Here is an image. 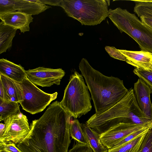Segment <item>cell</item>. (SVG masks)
<instances>
[{
	"mask_svg": "<svg viewBox=\"0 0 152 152\" xmlns=\"http://www.w3.org/2000/svg\"><path fill=\"white\" fill-rule=\"evenodd\" d=\"M71 117L60 102H53L32 121L29 133L17 147L21 152H68Z\"/></svg>",
	"mask_w": 152,
	"mask_h": 152,
	"instance_id": "obj_1",
	"label": "cell"
},
{
	"mask_svg": "<svg viewBox=\"0 0 152 152\" xmlns=\"http://www.w3.org/2000/svg\"><path fill=\"white\" fill-rule=\"evenodd\" d=\"M79 67L91 94L96 114L110 109L128 92L123 80L104 75L94 69L86 58L82 59Z\"/></svg>",
	"mask_w": 152,
	"mask_h": 152,
	"instance_id": "obj_2",
	"label": "cell"
},
{
	"mask_svg": "<svg viewBox=\"0 0 152 152\" xmlns=\"http://www.w3.org/2000/svg\"><path fill=\"white\" fill-rule=\"evenodd\" d=\"M143 117L144 114L137 103L133 89H131L115 105L102 114H94L85 124L101 134L120 123L141 124Z\"/></svg>",
	"mask_w": 152,
	"mask_h": 152,
	"instance_id": "obj_3",
	"label": "cell"
},
{
	"mask_svg": "<svg viewBox=\"0 0 152 152\" xmlns=\"http://www.w3.org/2000/svg\"><path fill=\"white\" fill-rule=\"evenodd\" d=\"M108 17L121 33H126L137 43L141 51L152 53V29L135 14L118 7L110 9Z\"/></svg>",
	"mask_w": 152,
	"mask_h": 152,
	"instance_id": "obj_4",
	"label": "cell"
},
{
	"mask_svg": "<svg viewBox=\"0 0 152 152\" xmlns=\"http://www.w3.org/2000/svg\"><path fill=\"white\" fill-rule=\"evenodd\" d=\"M108 1L61 0L60 7L68 16L77 20L82 25L95 26L108 17Z\"/></svg>",
	"mask_w": 152,
	"mask_h": 152,
	"instance_id": "obj_5",
	"label": "cell"
},
{
	"mask_svg": "<svg viewBox=\"0 0 152 152\" xmlns=\"http://www.w3.org/2000/svg\"><path fill=\"white\" fill-rule=\"evenodd\" d=\"M83 75L76 71L70 77L60 104L71 117H80L92 109L91 98Z\"/></svg>",
	"mask_w": 152,
	"mask_h": 152,
	"instance_id": "obj_6",
	"label": "cell"
},
{
	"mask_svg": "<svg viewBox=\"0 0 152 152\" xmlns=\"http://www.w3.org/2000/svg\"><path fill=\"white\" fill-rule=\"evenodd\" d=\"M22 88V100L19 103L22 109L32 114L43 111L51 102L56 99L58 93H45L38 88L26 77L20 83Z\"/></svg>",
	"mask_w": 152,
	"mask_h": 152,
	"instance_id": "obj_7",
	"label": "cell"
},
{
	"mask_svg": "<svg viewBox=\"0 0 152 152\" xmlns=\"http://www.w3.org/2000/svg\"><path fill=\"white\" fill-rule=\"evenodd\" d=\"M6 129L0 138V142L12 141L16 145L21 142L30 131L27 117L20 112L4 120Z\"/></svg>",
	"mask_w": 152,
	"mask_h": 152,
	"instance_id": "obj_8",
	"label": "cell"
},
{
	"mask_svg": "<svg viewBox=\"0 0 152 152\" xmlns=\"http://www.w3.org/2000/svg\"><path fill=\"white\" fill-rule=\"evenodd\" d=\"M152 127V122L143 124L120 123L100 134V140L108 149L122 138L137 131Z\"/></svg>",
	"mask_w": 152,
	"mask_h": 152,
	"instance_id": "obj_9",
	"label": "cell"
},
{
	"mask_svg": "<svg viewBox=\"0 0 152 152\" xmlns=\"http://www.w3.org/2000/svg\"><path fill=\"white\" fill-rule=\"evenodd\" d=\"M26 77L35 85L50 87L53 84L59 85L65 72L61 68L53 69L39 67L26 70Z\"/></svg>",
	"mask_w": 152,
	"mask_h": 152,
	"instance_id": "obj_10",
	"label": "cell"
},
{
	"mask_svg": "<svg viewBox=\"0 0 152 152\" xmlns=\"http://www.w3.org/2000/svg\"><path fill=\"white\" fill-rule=\"evenodd\" d=\"M133 90L139 107L146 117L152 120V104L150 98L151 92L150 88L139 79L134 83Z\"/></svg>",
	"mask_w": 152,
	"mask_h": 152,
	"instance_id": "obj_11",
	"label": "cell"
},
{
	"mask_svg": "<svg viewBox=\"0 0 152 152\" xmlns=\"http://www.w3.org/2000/svg\"><path fill=\"white\" fill-rule=\"evenodd\" d=\"M0 19L5 24L24 33L30 30L29 24L33 21L32 15L15 11L0 15Z\"/></svg>",
	"mask_w": 152,
	"mask_h": 152,
	"instance_id": "obj_12",
	"label": "cell"
},
{
	"mask_svg": "<svg viewBox=\"0 0 152 152\" xmlns=\"http://www.w3.org/2000/svg\"><path fill=\"white\" fill-rule=\"evenodd\" d=\"M127 60L126 62L136 68L152 71V53L143 51H133L119 50Z\"/></svg>",
	"mask_w": 152,
	"mask_h": 152,
	"instance_id": "obj_13",
	"label": "cell"
},
{
	"mask_svg": "<svg viewBox=\"0 0 152 152\" xmlns=\"http://www.w3.org/2000/svg\"><path fill=\"white\" fill-rule=\"evenodd\" d=\"M0 82L4 90L6 101L19 103L22 100L23 91L20 83L1 73H0Z\"/></svg>",
	"mask_w": 152,
	"mask_h": 152,
	"instance_id": "obj_14",
	"label": "cell"
},
{
	"mask_svg": "<svg viewBox=\"0 0 152 152\" xmlns=\"http://www.w3.org/2000/svg\"><path fill=\"white\" fill-rule=\"evenodd\" d=\"M0 73L19 83L26 77V70L21 65L4 58L0 59Z\"/></svg>",
	"mask_w": 152,
	"mask_h": 152,
	"instance_id": "obj_15",
	"label": "cell"
},
{
	"mask_svg": "<svg viewBox=\"0 0 152 152\" xmlns=\"http://www.w3.org/2000/svg\"><path fill=\"white\" fill-rule=\"evenodd\" d=\"M51 8L39 0H15V9L31 15H37Z\"/></svg>",
	"mask_w": 152,
	"mask_h": 152,
	"instance_id": "obj_16",
	"label": "cell"
},
{
	"mask_svg": "<svg viewBox=\"0 0 152 152\" xmlns=\"http://www.w3.org/2000/svg\"><path fill=\"white\" fill-rule=\"evenodd\" d=\"M17 29L5 24L2 21L0 23V54L10 50L12 40Z\"/></svg>",
	"mask_w": 152,
	"mask_h": 152,
	"instance_id": "obj_17",
	"label": "cell"
},
{
	"mask_svg": "<svg viewBox=\"0 0 152 152\" xmlns=\"http://www.w3.org/2000/svg\"><path fill=\"white\" fill-rule=\"evenodd\" d=\"M87 144L94 152H108V149L102 143L100 139V134L88 127L86 124H82Z\"/></svg>",
	"mask_w": 152,
	"mask_h": 152,
	"instance_id": "obj_18",
	"label": "cell"
},
{
	"mask_svg": "<svg viewBox=\"0 0 152 152\" xmlns=\"http://www.w3.org/2000/svg\"><path fill=\"white\" fill-rule=\"evenodd\" d=\"M19 103L0 99V121L20 112Z\"/></svg>",
	"mask_w": 152,
	"mask_h": 152,
	"instance_id": "obj_19",
	"label": "cell"
},
{
	"mask_svg": "<svg viewBox=\"0 0 152 152\" xmlns=\"http://www.w3.org/2000/svg\"><path fill=\"white\" fill-rule=\"evenodd\" d=\"M69 133L72 139L79 143L87 144L86 140L83 132L82 124L76 118L71 121L69 124Z\"/></svg>",
	"mask_w": 152,
	"mask_h": 152,
	"instance_id": "obj_20",
	"label": "cell"
},
{
	"mask_svg": "<svg viewBox=\"0 0 152 152\" xmlns=\"http://www.w3.org/2000/svg\"><path fill=\"white\" fill-rule=\"evenodd\" d=\"M145 133L118 147L109 149L108 152H134Z\"/></svg>",
	"mask_w": 152,
	"mask_h": 152,
	"instance_id": "obj_21",
	"label": "cell"
},
{
	"mask_svg": "<svg viewBox=\"0 0 152 152\" xmlns=\"http://www.w3.org/2000/svg\"><path fill=\"white\" fill-rule=\"evenodd\" d=\"M134 152H152V127L144 134Z\"/></svg>",
	"mask_w": 152,
	"mask_h": 152,
	"instance_id": "obj_22",
	"label": "cell"
},
{
	"mask_svg": "<svg viewBox=\"0 0 152 152\" xmlns=\"http://www.w3.org/2000/svg\"><path fill=\"white\" fill-rule=\"evenodd\" d=\"M134 11L138 16H143L152 18V3L135 1Z\"/></svg>",
	"mask_w": 152,
	"mask_h": 152,
	"instance_id": "obj_23",
	"label": "cell"
},
{
	"mask_svg": "<svg viewBox=\"0 0 152 152\" xmlns=\"http://www.w3.org/2000/svg\"><path fill=\"white\" fill-rule=\"evenodd\" d=\"M134 73L142 80L149 86L152 93V71H148L135 68Z\"/></svg>",
	"mask_w": 152,
	"mask_h": 152,
	"instance_id": "obj_24",
	"label": "cell"
},
{
	"mask_svg": "<svg viewBox=\"0 0 152 152\" xmlns=\"http://www.w3.org/2000/svg\"><path fill=\"white\" fill-rule=\"evenodd\" d=\"M150 128H146L142 129L128 135L117 142L111 148L117 147L131 141L137 137L145 133Z\"/></svg>",
	"mask_w": 152,
	"mask_h": 152,
	"instance_id": "obj_25",
	"label": "cell"
},
{
	"mask_svg": "<svg viewBox=\"0 0 152 152\" xmlns=\"http://www.w3.org/2000/svg\"><path fill=\"white\" fill-rule=\"evenodd\" d=\"M14 11L15 0H0V15Z\"/></svg>",
	"mask_w": 152,
	"mask_h": 152,
	"instance_id": "obj_26",
	"label": "cell"
},
{
	"mask_svg": "<svg viewBox=\"0 0 152 152\" xmlns=\"http://www.w3.org/2000/svg\"><path fill=\"white\" fill-rule=\"evenodd\" d=\"M105 49L110 56L115 59L121 61H127L126 57L122 54L118 49H117L114 47L106 46Z\"/></svg>",
	"mask_w": 152,
	"mask_h": 152,
	"instance_id": "obj_27",
	"label": "cell"
},
{
	"mask_svg": "<svg viewBox=\"0 0 152 152\" xmlns=\"http://www.w3.org/2000/svg\"><path fill=\"white\" fill-rule=\"evenodd\" d=\"M0 151L3 152H21L16 145L12 141L0 142Z\"/></svg>",
	"mask_w": 152,
	"mask_h": 152,
	"instance_id": "obj_28",
	"label": "cell"
},
{
	"mask_svg": "<svg viewBox=\"0 0 152 152\" xmlns=\"http://www.w3.org/2000/svg\"><path fill=\"white\" fill-rule=\"evenodd\" d=\"M68 152H94L91 147L88 144L79 143L77 142Z\"/></svg>",
	"mask_w": 152,
	"mask_h": 152,
	"instance_id": "obj_29",
	"label": "cell"
},
{
	"mask_svg": "<svg viewBox=\"0 0 152 152\" xmlns=\"http://www.w3.org/2000/svg\"><path fill=\"white\" fill-rule=\"evenodd\" d=\"M39 1L45 4L60 6L61 0H39Z\"/></svg>",
	"mask_w": 152,
	"mask_h": 152,
	"instance_id": "obj_30",
	"label": "cell"
},
{
	"mask_svg": "<svg viewBox=\"0 0 152 152\" xmlns=\"http://www.w3.org/2000/svg\"><path fill=\"white\" fill-rule=\"evenodd\" d=\"M141 22L152 29V18L142 16L140 17Z\"/></svg>",
	"mask_w": 152,
	"mask_h": 152,
	"instance_id": "obj_31",
	"label": "cell"
},
{
	"mask_svg": "<svg viewBox=\"0 0 152 152\" xmlns=\"http://www.w3.org/2000/svg\"><path fill=\"white\" fill-rule=\"evenodd\" d=\"M0 99L5 100V94L4 90L1 83L0 82Z\"/></svg>",
	"mask_w": 152,
	"mask_h": 152,
	"instance_id": "obj_32",
	"label": "cell"
},
{
	"mask_svg": "<svg viewBox=\"0 0 152 152\" xmlns=\"http://www.w3.org/2000/svg\"><path fill=\"white\" fill-rule=\"evenodd\" d=\"M6 129V125L4 124L1 123L0 124V138L4 135Z\"/></svg>",
	"mask_w": 152,
	"mask_h": 152,
	"instance_id": "obj_33",
	"label": "cell"
}]
</instances>
